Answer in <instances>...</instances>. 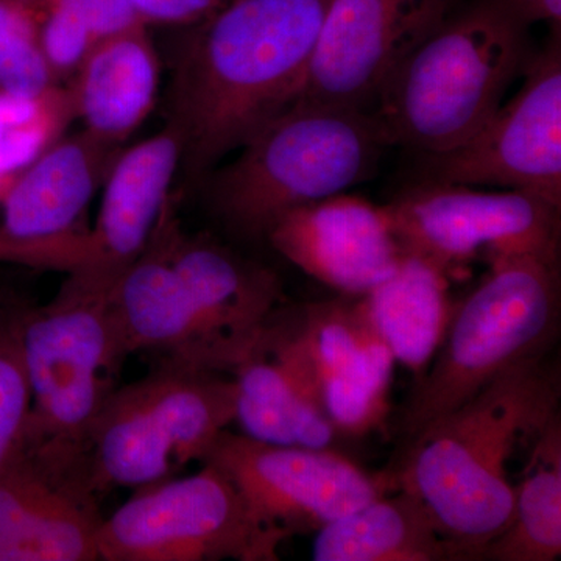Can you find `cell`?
Instances as JSON below:
<instances>
[{"mask_svg": "<svg viewBox=\"0 0 561 561\" xmlns=\"http://www.w3.org/2000/svg\"><path fill=\"white\" fill-rule=\"evenodd\" d=\"M330 2L228 0L184 27L165 102L183 187L195 190L297 101Z\"/></svg>", "mask_w": 561, "mask_h": 561, "instance_id": "obj_1", "label": "cell"}, {"mask_svg": "<svg viewBox=\"0 0 561 561\" xmlns=\"http://www.w3.org/2000/svg\"><path fill=\"white\" fill-rule=\"evenodd\" d=\"M545 357L502 373L424 431L394 474L424 505L453 560H478L512 522L513 457L559 413L560 370Z\"/></svg>", "mask_w": 561, "mask_h": 561, "instance_id": "obj_2", "label": "cell"}, {"mask_svg": "<svg viewBox=\"0 0 561 561\" xmlns=\"http://www.w3.org/2000/svg\"><path fill=\"white\" fill-rule=\"evenodd\" d=\"M511 0L457 5L391 73L368 113L387 146L437 154L470 139L534 57Z\"/></svg>", "mask_w": 561, "mask_h": 561, "instance_id": "obj_3", "label": "cell"}, {"mask_svg": "<svg viewBox=\"0 0 561 561\" xmlns=\"http://www.w3.org/2000/svg\"><path fill=\"white\" fill-rule=\"evenodd\" d=\"M387 147L368 111L297 101L195 190L232 236L265 242L283 214L370 180Z\"/></svg>", "mask_w": 561, "mask_h": 561, "instance_id": "obj_4", "label": "cell"}, {"mask_svg": "<svg viewBox=\"0 0 561 561\" xmlns=\"http://www.w3.org/2000/svg\"><path fill=\"white\" fill-rule=\"evenodd\" d=\"M117 278L70 273L43 306L25 305L21 357L32 405L24 449L83 479L95 420L128 353L111 308Z\"/></svg>", "mask_w": 561, "mask_h": 561, "instance_id": "obj_5", "label": "cell"}, {"mask_svg": "<svg viewBox=\"0 0 561 561\" xmlns=\"http://www.w3.org/2000/svg\"><path fill=\"white\" fill-rule=\"evenodd\" d=\"M560 257L519 254L491 262L454 308L448 330L413 389L402 432L413 442L502 373L545 357L560 331Z\"/></svg>", "mask_w": 561, "mask_h": 561, "instance_id": "obj_6", "label": "cell"}, {"mask_svg": "<svg viewBox=\"0 0 561 561\" xmlns=\"http://www.w3.org/2000/svg\"><path fill=\"white\" fill-rule=\"evenodd\" d=\"M236 420V387L221 373L162 365L103 405L88 438L83 476L91 493L142 489L203 463Z\"/></svg>", "mask_w": 561, "mask_h": 561, "instance_id": "obj_7", "label": "cell"}, {"mask_svg": "<svg viewBox=\"0 0 561 561\" xmlns=\"http://www.w3.org/2000/svg\"><path fill=\"white\" fill-rule=\"evenodd\" d=\"M136 490L98 534L105 561H272L275 545L253 523L239 491L216 465Z\"/></svg>", "mask_w": 561, "mask_h": 561, "instance_id": "obj_8", "label": "cell"}, {"mask_svg": "<svg viewBox=\"0 0 561 561\" xmlns=\"http://www.w3.org/2000/svg\"><path fill=\"white\" fill-rule=\"evenodd\" d=\"M382 209L402 253L446 275L474 261L560 257L561 208L529 192L413 181Z\"/></svg>", "mask_w": 561, "mask_h": 561, "instance_id": "obj_9", "label": "cell"}, {"mask_svg": "<svg viewBox=\"0 0 561 561\" xmlns=\"http://www.w3.org/2000/svg\"><path fill=\"white\" fill-rule=\"evenodd\" d=\"M205 461L230 479L253 523L278 548L398 486L394 474H370L335 448L273 445L231 431Z\"/></svg>", "mask_w": 561, "mask_h": 561, "instance_id": "obj_10", "label": "cell"}, {"mask_svg": "<svg viewBox=\"0 0 561 561\" xmlns=\"http://www.w3.org/2000/svg\"><path fill=\"white\" fill-rule=\"evenodd\" d=\"M523 77L470 139L419 154L415 181L529 192L561 208V35L535 50Z\"/></svg>", "mask_w": 561, "mask_h": 561, "instance_id": "obj_11", "label": "cell"}, {"mask_svg": "<svg viewBox=\"0 0 561 561\" xmlns=\"http://www.w3.org/2000/svg\"><path fill=\"white\" fill-rule=\"evenodd\" d=\"M459 3L331 0L297 101L370 110L391 73Z\"/></svg>", "mask_w": 561, "mask_h": 561, "instance_id": "obj_12", "label": "cell"}, {"mask_svg": "<svg viewBox=\"0 0 561 561\" xmlns=\"http://www.w3.org/2000/svg\"><path fill=\"white\" fill-rule=\"evenodd\" d=\"M180 165V139L168 125L124 147L103 183L94 225L47 243L38 268L119 278L149 245L179 181Z\"/></svg>", "mask_w": 561, "mask_h": 561, "instance_id": "obj_13", "label": "cell"}, {"mask_svg": "<svg viewBox=\"0 0 561 561\" xmlns=\"http://www.w3.org/2000/svg\"><path fill=\"white\" fill-rule=\"evenodd\" d=\"M158 228L201 320L217 371L232 373L278 311L279 276L209 236L187 234L181 228L175 192Z\"/></svg>", "mask_w": 561, "mask_h": 561, "instance_id": "obj_14", "label": "cell"}, {"mask_svg": "<svg viewBox=\"0 0 561 561\" xmlns=\"http://www.w3.org/2000/svg\"><path fill=\"white\" fill-rule=\"evenodd\" d=\"M122 149L81 128L0 173V262L28 267L44 245L87 228L84 213Z\"/></svg>", "mask_w": 561, "mask_h": 561, "instance_id": "obj_15", "label": "cell"}, {"mask_svg": "<svg viewBox=\"0 0 561 561\" xmlns=\"http://www.w3.org/2000/svg\"><path fill=\"white\" fill-rule=\"evenodd\" d=\"M242 434L273 445L334 448L335 430L301 327L300 311H276L231 373Z\"/></svg>", "mask_w": 561, "mask_h": 561, "instance_id": "obj_16", "label": "cell"}, {"mask_svg": "<svg viewBox=\"0 0 561 561\" xmlns=\"http://www.w3.org/2000/svg\"><path fill=\"white\" fill-rule=\"evenodd\" d=\"M265 243L346 297L367 295L402 257L382 206L346 192L283 214Z\"/></svg>", "mask_w": 561, "mask_h": 561, "instance_id": "obj_17", "label": "cell"}, {"mask_svg": "<svg viewBox=\"0 0 561 561\" xmlns=\"http://www.w3.org/2000/svg\"><path fill=\"white\" fill-rule=\"evenodd\" d=\"M324 408L341 437L379 430L390 411L393 353L364 297H341L300 309Z\"/></svg>", "mask_w": 561, "mask_h": 561, "instance_id": "obj_18", "label": "cell"}, {"mask_svg": "<svg viewBox=\"0 0 561 561\" xmlns=\"http://www.w3.org/2000/svg\"><path fill=\"white\" fill-rule=\"evenodd\" d=\"M102 515L77 476L22 449L0 468V561H95Z\"/></svg>", "mask_w": 561, "mask_h": 561, "instance_id": "obj_19", "label": "cell"}, {"mask_svg": "<svg viewBox=\"0 0 561 561\" xmlns=\"http://www.w3.org/2000/svg\"><path fill=\"white\" fill-rule=\"evenodd\" d=\"M111 308L128 356L150 353L164 365L219 373L158 225L149 245L114 284Z\"/></svg>", "mask_w": 561, "mask_h": 561, "instance_id": "obj_20", "label": "cell"}, {"mask_svg": "<svg viewBox=\"0 0 561 561\" xmlns=\"http://www.w3.org/2000/svg\"><path fill=\"white\" fill-rule=\"evenodd\" d=\"M160 83V54L149 25H136L99 39L66 84L81 128L125 147L157 105Z\"/></svg>", "mask_w": 561, "mask_h": 561, "instance_id": "obj_21", "label": "cell"}, {"mask_svg": "<svg viewBox=\"0 0 561 561\" xmlns=\"http://www.w3.org/2000/svg\"><path fill=\"white\" fill-rule=\"evenodd\" d=\"M381 494L317 531L316 561H448V546L412 491Z\"/></svg>", "mask_w": 561, "mask_h": 561, "instance_id": "obj_22", "label": "cell"}, {"mask_svg": "<svg viewBox=\"0 0 561 561\" xmlns=\"http://www.w3.org/2000/svg\"><path fill=\"white\" fill-rule=\"evenodd\" d=\"M364 300L394 360L420 378L451 321L448 275L402 253L397 271L364 295Z\"/></svg>", "mask_w": 561, "mask_h": 561, "instance_id": "obj_23", "label": "cell"}, {"mask_svg": "<svg viewBox=\"0 0 561 561\" xmlns=\"http://www.w3.org/2000/svg\"><path fill=\"white\" fill-rule=\"evenodd\" d=\"M561 556V421L557 413L531 442L515 483L512 522L478 560L556 561Z\"/></svg>", "mask_w": 561, "mask_h": 561, "instance_id": "obj_24", "label": "cell"}, {"mask_svg": "<svg viewBox=\"0 0 561 561\" xmlns=\"http://www.w3.org/2000/svg\"><path fill=\"white\" fill-rule=\"evenodd\" d=\"M77 121L68 84L35 95L0 92V173L35 160Z\"/></svg>", "mask_w": 561, "mask_h": 561, "instance_id": "obj_25", "label": "cell"}, {"mask_svg": "<svg viewBox=\"0 0 561 561\" xmlns=\"http://www.w3.org/2000/svg\"><path fill=\"white\" fill-rule=\"evenodd\" d=\"M41 0H0V92L35 95L54 87L39 47Z\"/></svg>", "mask_w": 561, "mask_h": 561, "instance_id": "obj_26", "label": "cell"}, {"mask_svg": "<svg viewBox=\"0 0 561 561\" xmlns=\"http://www.w3.org/2000/svg\"><path fill=\"white\" fill-rule=\"evenodd\" d=\"M24 309L25 302H0V468L24 449L31 419V390L20 345Z\"/></svg>", "mask_w": 561, "mask_h": 561, "instance_id": "obj_27", "label": "cell"}, {"mask_svg": "<svg viewBox=\"0 0 561 561\" xmlns=\"http://www.w3.org/2000/svg\"><path fill=\"white\" fill-rule=\"evenodd\" d=\"M95 43L94 35L72 14L54 0H41V54L55 83H68Z\"/></svg>", "mask_w": 561, "mask_h": 561, "instance_id": "obj_28", "label": "cell"}, {"mask_svg": "<svg viewBox=\"0 0 561 561\" xmlns=\"http://www.w3.org/2000/svg\"><path fill=\"white\" fill-rule=\"evenodd\" d=\"M54 2L79 20L98 41L114 33L128 31L136 25H147L128 0H54Z\"/></svg>", "mask_w": 561, "mask_h": 561, "instance_id": "obj_29", "label": "cell"}, {"mask_svg": "<svg viewBox=\"0 0 561 561\" xmlns=\"http://www.w3.org/2000/svg\"><path fill=\"white\" fill-rule=\"evenodd\" d=\"M140 20L151 25L190 27L221 9L228 0H128Z\"/></svg>", "mask_w": 561, "mask_h": 561, "instance_id": "obj_30", "label": "cell"}, {"mask_svg": "<svg viewBox=\"0 0 561 561\" xmlns=\"http://www.w3.org/2000/svg\"><path fill=\"white\" fill-rule=\"evenodd\" d=\"M511 3L530 27L545 22L551 33L561 35V0H511Z\"/></svg>", "mask_w": 561, "mask_h": 561, "instance_id": "obj_31", "label": "cell"}]
</instances>
